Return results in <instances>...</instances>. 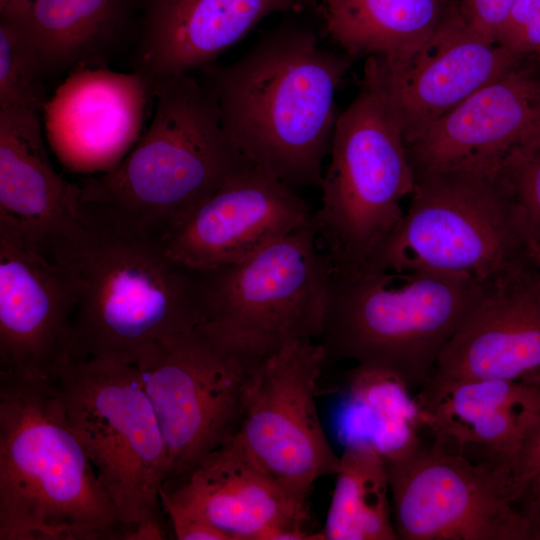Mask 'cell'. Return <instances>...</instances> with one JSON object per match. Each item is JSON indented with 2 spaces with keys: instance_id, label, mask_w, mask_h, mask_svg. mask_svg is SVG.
<instances>
[{
  "instance_id": "25",
  "label": "cell",
  "mask_w": 540,
  "mask_h": 540,
  "mask_svg": "<svg viewBox=\"0 0 540 540\" xmlns=\"http://www.w3.org/2000/svg\"><path fill=\"white\" fill-rule=\"evenodd\" d=\"M344 408L345 445H368L391 459L422 443L417 402L393 373L357 365L347 376Z\"/></svg>"
},
{
  "instance_id": "8",
  "label": "cell",
  "mask_w": 540,
  "mask_h": 540,
  "mask_svg": "<svg viewBox=\"0 0 540 540\" xmlns=\"http://www.w3.org/2000/svg\"><path fill=\"white\" fill-rule=\"evenodd\" d=\"M267 358L202 323L159 340L135 362L167 447L163 490L234 439Z\"/></svg>"
},
{
  "instance_id": "5",
  "label": "cell",
  "mask_w": 540,
  "mask_h": 540,
  "mask_svg": "<svg viewBox=\"0 0 540 540\" xmlns=\"http://www.w3.org/2000/svg\"><path fill=\"white\" fill-rule=\"evenodd\" d=\"M490 292L467 277L426 269L332 271L319 343L327 360L382 369L420 389Z\"/></svg>"
},
{
  "instance_id": "31",
  "label": "cell",
  "mask_w": 540,
  "mask_h": 540,
  "mask_svg": "<svg viewBox=\"0 0 540 540\" xmlns=\"http://www.w3.org/2000/svg\"><path fill=\"white\" fill-rule=\"evenodd\" d=\"M515 0H460L457 10L476 35L496 41L498 30Z\"/></svg>"
},
{
  "instance_id": "18",
  "label": "cell",
  "mask_w": 540,
  "mask_h": 540,
  "mask_svg": "<svg viewBox=\"0 0 540 540\" xmlns=\"http://www.w3.org/2000/svg\"><path fill=\"white\" fill-rule=\"evenodd\" d=\"M167 501L197 513L230 540H315L306 502L285 490L232 440L201 460L172 488Z\"/></svg>"
},
{
  "instance_id": "30",
  "label": "cell",
  "mask_w": 540,
  "mask_h": 540,
  "mask_svg": "<svg viewBox=\"0 0 540 540\" xmlns=\"http://www.w3.org/2000/svg\"><path fill=\"white\" fill-rule=\"evenodd\" d=\"M507 463L522 495L540 493V412Z\"/></svg>"
},
{
  "instance_id": "3",
  "label": "cell",
  "mask_w": 540,
  "mask_h": 540,
  "mask_svg": "<svg viewBox=\"0 0 540 540\" xmlns=\"http://www.w3.org/2000/svg\"><path fill=\"white\" fill-rule=\"evenodd\" d=\"M56 382L0 374V539H120Z\"/></svg>"
},
{
  "instance_id": "26",
  "label": "cell",
  "mask_w": 540,
  "mask_h": 540,
  "mask_svg": "<svg viewBox=\"0 0 540 540\" xmlns=\"http://www.w3.org/2000/svg\"><path fill=\"white\" fill-rule=\"evenodd\" d=\"M335 476L323 540H397L384 457L368 445H345Z\"/></svg>"
},
{
  "instance_id": "34",
  "label": "cell",
  "mask_w": 540,
  "mask_h": 540,
  "mask_svg": "<svg viewBox=\"0 0 540 540\" xmlns=\"http://www.w3.org/2000/svg\"><path fill=\"white\" fill-rule=\"evenodd\" d=\"M166 534L160 519H148L125 530L121 539L125 540H161Z\"/></svg>"
},
{
  "instance_id": "21",
  "label": "cell",
  "mask_w": 540,
  "mask_h": 540,
  "mask_svg": "<svg viewBox=\"0 0 540 540\" xmlns=\"http://www.w3.org/2000/svg\"><path fill=\"white\" fill-rule=\"evenodd\" d=\"M39 114L0 108V223L50 251L78 226L81 192L53 167Z\"/></svg>"
},
{
  "instance_id": "24",
  "label": "cell",
  "mask_w": 540,
  "mask_h": 540,
  "mask_svg": "<svg viewBox=\"0 0 540 540\" xmlns=\"http://www.w3.org/2000/svg\"><path fill=\"white\" fill-rule=\"evenodd\" d=\"M452 0H323L325 29L350 56L409 59L436 32Z\"/></svg>"
},
{
  "instance_id": "17",
  "label": "cell",
  "mask_w": 540,
  "mask_h": 540,
  "mask_svg": "<svg viewBox=\"0 0 540 540\" xmlns=\"http://www.w3.org/2000/svg\"><path fill=\"white\" fill-rule=\"evenodd\" d=\"M150 96L148 81L134 71L75 69L42 110L49 145L67 170L82 176L105 173L140 138Z\"/></svg>"
},
{
  "instance_id": "7",
  "label": "cell",
  "mask_w": 540,
  "mask_h": 540,
  "mask_svg": "<svg viewBox=\"0 0 540 540\" xmlns=\"http://www.w3.org/2000/svg\"><path fill=\"white\" fill-rule=\"evenodd\" d=\"M415 176L405 142L378 96L363 85L337 117L330 162L314 213L320 248L333 272L376 267L399 230Z\"/></svg>"
},
{
  "instance_id": "6",
  "label": "cell",
  "mask_w": 540,
  "mask_h": 540,
  "mask_svg": "<svg viewBox=\"0 0 540 540\" xmlns=\"http://www.w3.org/2000/svg\"><path fill=\"white\" fill-rule=\"evenodd\" d=\"M399 230L373 269H426L494 290L540 270L498 167L439 170L415 177Z\"/></svg>"
},
{
  "instance_id": "28",
  "label": "cell",
  "mask_w": 540,
  "mask_h": 540,
  "mask_svg": "<svg viewBox=\"0 0 540 540\" xmlns=\"http://www.w3.org/2000/svg\"><path fill=\"white\" fill-rule=\"evenodd\" d=\"M540 263V132L513 147L498 166Z\"/></svg>"
},
{
  "instance_id": "19",
  "label": "cell",
  "mask_w": 540,
  "mask_h": 540,
  "mask_svg": "<svg viewBox=\"0 0 540 540\" xmlns=\"http://www.w3.org/2000/svg\"><path fill=\"white\" fill-rule=\"evenodd\" d=\"M295 0H142L132 71L151 87L212 66L265 17Z\"/></svg>"
},
{
  "instance_id": "9",
  "label": "cell",
  "mask_w": 540,
  "mask_h": 540,
  "mask_svg": "<svg viewBox=\"0 0 540 540\" xmlns=\"http://www.w3.org/2000/svg\"><path fill=\"white\" fill-rule=\"evenodd\" d=\"M56 384L67 420L123 532L144 520H161L167 447L134 364L73 359Z\"/></svg>"
},
{
  "instance_id": "4",
  "label": "cell",
  "mask_w": 540,
  "mask_h": 540,
  "mask_svg": "<svg viewBox=\"0 0 540 540\" xmlns=\"http://www.w3.org/2000/svg\"><path fill=\"white\" fill-rule=\"evenodd\" d=\"M147 131L113 169L83 176L81 200L161 240L232 176L253 166L224 131L207 84L179 74L151 87Z\"/></svg>"
},
{
  "instance_id": "35",
  "label": "cell",
  "mask_w": 540,
  "mask_h": 540,
  "mask_svg": "<svg viewBox=\"0 0 540 540\" xmlns=\"http://www.w3.org/2000/svg\"><path fill=\"white\" fill-rule=\"evenodd\" d=\"M33 0H0V17L20 18Z\"/></svg>"
},
{
  "instance_id": "36",
  "label": "cell",
  "mask_w": 540,
  "mask_h": 540,
  "mask_svg": "<svg viewBox=\"0 0 540 540\" xmlns=\"http://www.w3.org/2000/svg\"><path fill=\"white\" fill-rule=\"evenodd\" d=\"M297 4L315 2L316 0H295Z\"/></svg>"
},
{
  "instance_id": "32",
  "label": "cell",
  "mask_w": 540,
  "mask_h": 540,
  "mask_svg": "<svg viewBox=\"0 0 540 540\" xmlns=\"http://www.w3.org/2000/svg\"><path fill=\"white\" fill-rule=\"evenodd\" d=\"M178 540H230L229 536L197 513L161 501Z\"/></svg>"
},
{
  "instance_id": "2",
  "label": "cell",
  "mask_w": 540,
  "mask_h": 540,
  "mask_svg": "<svg viewBox=\"0 0 540 540\" xmlns=\"http://www.w3.org/2000/svg\"><path fill=\"white\" fill-rule=\"evenodd\" d=\"M352 58L324 49L307 28L284 25L232 64L204 71L238 151L297 190L320 185L336 91Z\"/></svg>"
},
{
  "instance_id": "33",
  "label": "cell",
  "mask_w": 540,
  "mask_h": 540,
  "mask_svg": "<svg viewBox=\"0 0 540 540\" xmlns=\"http://www.w3.org/2000/svg\"><path fill=\"white\" fill-rule=\"evenodd\" d=\"M521 507L527 524L528 540H540V493L523 494Z\"/></svg>"
},
{
  "instance_id": "1",
  "label": "cell",
  "mask_w": 540,
  "mask_h": 540,
  "mask_svg": "<svg viewBox=\"0 0 540 540\" xmlns=\"http://www.w3.org/2000/svg\"><path fill=\"white\" fill-rule=\"evenodd\" d=\"M50 252L76 292L73 359L135 364L159 340L204 322L200 272L98 203L81 200L78 226Z\"/></svg>"
},
{
  "instance_id": "22",
  "label": "cell",
  "mask_w": 540,
  "mask_h": 540,
  "mask_svg": "<svg viewBox=\"0 0 540 540\" xmlns=\"http://www.w3.org/2000/svg\"><path fill=\"white\" fill-rule=\"evenodd\" d=\"M414 398L435 442L478 448L486 459H509L540 412V390L500 379L430 376Z\"/></svg>"
},
{
  "instance_id": "29",
  "label": "cell",
  "mask_w": 540,
  "mask_h": 540,
  "mask_svg": "<svg viewBox=\"0 0 540 540\" xmlns=\"http://www.w3.org/2000/svg\"><path fill=\"white\" fill-rule=\"evenodd\" d=\"M496 41L517 54L540 56V0H515Z\"/></svg>"
},
{
  "instance_id": "10",
  "label": "cell",
  "mask_w": 540,
  "mask_h": 540,
  "mask_svg": "<svg viewBox=\"0 0 540 540\" xmlns=\"http://www.w3.org/2000/svg\"><path fill=\"white\" fill-rule=\"evenodd\" d=\"M332 271L313 221L242 262L199 271L203 323L267 357L319 339Z\"/></svg>"
},
{
  "instance_id": "14",
  "label": "cell",
  "mask_w": 540,
  "mask_h": 540,
  "mask_svg": "<svg viewBox=\"0 0 540 540\" xmlns=\"http://www.w3.org/2000/svg\"><path fill=\"white\" fill-rule=\"evenodd\" d=\"M523 57L473 33L455 4L433 36L406 61L367 57L363 85L382 101L406 146Z\"/></svg>"
},
{
  "instance_id": "12",
  "label": "cell",
  "mask_w": 540,
  "mask_h": 540,
  "mask_svg": "<svg viewBox=\"0 0 540 540\" xmlns=\"http://www.w3.org/2000/svg\"><path fill=\"white\" fill-rule=\"evenodd\" d=\"M327 361L313 339L291 342L261 365L233 441L296 499L335 475L334 452L318 415V380Z\"/></svg>"
},
{
  "instance_id": "20",
  "label": "cell",
  "mask_w": 540,
  "mask_h": 540,
  "mask_svg": "<svg viewBox=\"0 0 540 540\" xmlns=\"http://www.w3.org/2000/svg\"><path fill=\"white\" fill-rule=\"evenodd\" d=\"M431 376L540 390V270L491 291L444 346Z\"/></svg>"
},
{
  "instance_id": "27",
  "label": "cell",
  "mask_w": 540,
  "mask_h": 540,
  "mask_svg": "<svg viewBox=\"0 0 540 540\" xmlns=\"http://www.w3.org/2000/svg\"><path fill=\"white\" fill-rule=\"evenodd\" d=\"M46 79L19 21L0 17V108L42 112Z\"/></svg>"
},
{
  "instance_id": "11",
  "label": "cell",
  "mask_w": 540,
  "mask_h": 540,
  "mask_svg": "<svg viewBox=\"0 0 540 540\" xmlns=\"http://www.w3.org/2000/svg\"><path fill=\"white\" fill-rule=\"evenodd\" d=\"M400 540H528L505 460H472L437 442L385 459Z\"/></svg>"
},
{
  "instance_id": "23",
  "label": "cell",
  "mask_w": 540,
  "mask_h": 540,
  "mask_svg": "<svg viewBox=\"0 0 540 540\" xmlns=\"http://www.w3.org/2000/svg\"><path fill=\"white\" fill-rule=\"evenodd\" d=\"M141 4L142 0H33L16 20L50 78L78 68H108L124 45L135 41Z\"/></svg>"
},
{
  "instance_id": "16",
  "label": "cell",
  "mask_w": 540,
  "mask_h": 540,
  "mask_svg": "<svg viewBox=\"0 0 540 540\" xmlns=\"http://www.w3.org/2000/svg\"><path fill=\"white\" fill-rule=\"evenodd\" d=\"M540 132V56L518 60L406 145L414 176L498 167L516 145Z\"/></svg>"
},
{
  "instance_id": "15",
  "label": "cell",
  "mask_w": 540,
  "mask_h": 540,
  "mask_svg": "<svg viewBox=\"0 0 540 540\" xmlns=\"http://www.w3.org/2000/svg\"><path fill=\"white\" fill-rule=\"evenodd\" d=\"M313 221L297 190L251 166L225 181L160 241L176 262L204 271L242 262Z\"/></svg>"
},
{
  "instance_id": "13",
  "label": "cell",
  "mask_w": 540,
  "mask_h": 540,
  "mask_svg": "<svg viewBox=\"0 0 540 540\" xmlns=\"http://www.w3.org/2000/svg\"><path fill=\"white\" fill-rule=\"evenodd\" d=\"M76 292L55 256L0 223V374L56 382L73 360Z\"/></svg>"
}]
</instances>
